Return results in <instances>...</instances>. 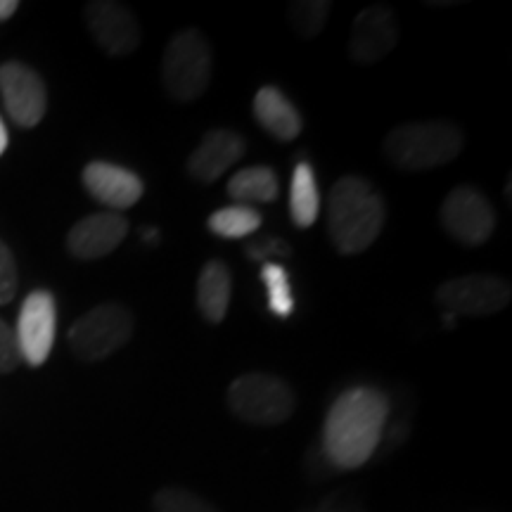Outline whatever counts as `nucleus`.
<instances>
[{
	"mask_svg": "<svg viewBox=\"0 0 512 512\" xmlns=\"http://www.w3.org/2000/svg\"><path fill=\"white\" fill-rule=\"evenodd\" d=\"M389 399L375 387L339 394L323 425V453L337 470H358L373 458L387 427Z\"/></svg>",
	"mask_w": 512,
	"mask_h": 512,
	"instance_id": "obj_1",
	"label": "nucleus"
},
{
	"mask_svg": "<svg viewBox=\"0 0 512 512\" xmlns=\"http://www.w3.org/2000/svg\"><path fill=\"white\" fill-rule=\"evenodd\" d=\"M143 240H145V242H150V245H157V242H159V233H157V228L145 230V233H143Z\"/></svg>",
	"mask_w": 512,
	"mask_h": 512,
	"instance_id": "obj_29",
	"label": "nucleus"
},
{
	"mask_svg": "<svg viewBox=\"0 0 512 512\" xmlns=\"http://www.w3.org/2000/svg\"><path fill=\"white\" fill-rule=\"evenodd\" d=\"M261 228V214L245 204L219 209L209 216V230L223 240H238Z\"/></svg>",
	"mask_w": 512,
	"mask_h": 512,
	"instance_id": "obj_20",
	"label": "nucleus"
},
{
	"mask_svg": "<svg viewBox=\"0 0 512 512\" xmlns=\"http://www.w3.org/2000/svg\"><path fill=\"white\" fill-rule=\"evenodd\" d=\"M254 117L273 138L283 140V143L297 138L304 128L302 114L275 86H264L254 95Z\"/></svg>",
	"mask_w": 512,
	"mask_h": 512,
	"instance_id": "obj_16",
	"label": "nucleus"
},
{
	"mask_svg": "<svg viewBox=\"0 0 512 512\" xmlns=\"http://www.w3.org/2000/svg\"><path fill=\"white\" fill-rule=\"evenodd\" d=\"M214 57L200 29H183L166 43L162 55V83L176 102H192L207 93Z\"/></svg>",
	"mask_w": 512,
	"mask_h": 512,
	"instance_id": "obj_4",
	"label": "nucleus"
},
{
	"mask_svg": "<svg viewBox=\"0 0 512 512\" xmlns=\"http://www.w3.org/2000/svg\"><path fill=\"white\" fill-rule=\"evenodd\" d=\"M86 24L95 43L112 57L133 55L143 41L138 17L114 0H93L86 5Z\"/></svg>",
	"mask_w": 512,
	"mask_h": 512,
	"instance_id": "obj_11",
	"label": "nucleus"
},
{
	"mask_svg": "<svg viewBox=\"0 0 512 512\" xmlns=\"http://www.w3.org/2000/svg\"><path fill=\"white\" fill-rule=\"evenodd\" d=\"M19 287L17 261L12 256V249L0 240V306L10 304L15 299Z\"/></svg>",
	"mask_w": 512,
	"mask_h": 512,
	"instance_id": "obj_24",
	"label": "nucleus"
},
{
	"mask_svg": "<svg viewBox=\"0 0 512 512\" xmlns=\"http://www.w3.org/2000/svg\"><path fill=\"white\" fill-rule=\"evenodd\" d=\"M0 95L5 110L19 128L41 124L48 110V93L41 74L24 62H5L0 67Z\"/></svg>",
	"mask_w": 512,
	"mask_h": 512,
	"instance_id": "obj_10",
	"label": "nucleus"
},
{
	"mask_svg": "<svg viewBox=\"0 0 512 512\" xmlns=\"http://www.w3.org/2000/svg\"><path fill=\"white\" fill-rule=\"evenodd\" d=\"M133 335V316L121 304H100L69 328V347L81 361H102Z\"/></svg>",
	"mask_w": 512,
	"mask_h": 512,
	"instance_id": "obj_6",
	"label": "nucleus"
},
{
	"mask_svg": "<svg viewBox=\"0 0 512 512\" xmlns=\"http://www.w3.org/2000/svg\"><path fill=\"white\" fill-rule=\"evenodd\" d=\"M320 211V195H318V183L316 174H313L311 164H297L292 174L290 185V214L294 226L309 228L316 223Z\"/></svg>",
	"mask_w": 512,
	"mask_h": 512,
	"instance_id": "obj_19",
	"label": "nucleus"
},
{
	"mask_svg": "<svg viewBox=\"0 0 512 512\" xmlns=\"http://www.w3.org/2000/svg\"><path fill=\"white\" fill-rule=\"evenodd\" d=\"M55 328L57 304L53 292L34 290L24 299L15 330L22 361H27L34 368L43 366L53 351Z\"/></svg>",
	"mask_w": 512,
	"mask_h": 512,
	"instance_id": "obj_9",
	"label": "nucleus"
},
{
	"mask_svg": "<svg viewBox=\"0 0 512 512\" xmlns=\"http://www.w3.org/2000/svg\"><path fill=\"white\" fill-rule=\"evenodd\" d=\"M152 508L155 512H219L202 496L192 494L188 489H178V486H166L157 491L152 498Z\"/></svg>",
	"mask_w": 512,
	"mask_h": 512,
	"instance_id": "obj_23",
	"label": "nucleus"
},
{
	"mask_svg": "<svg viewBox=\"0 0 512 512\" xmlns=\"http://www.w3.org/2000/svg\"><path fill=\"white\" fill-rule=\"evenodd\" d=\"M332 5L328 0H297L290 5V27L297 36L316 38L325 29Z\"/></svg>",
	"mask_w": 512,
	"mask_h": 512,
	"instance_id": "obj_21",
	"label": "nucleus"
},
{
	"mask_svg": "<svg viewBox=\"0 0 512 512\" xmlns=\"http://www.w3.org/2000/svg\"><path fill=\"white\" fill-rule=\"evenodd\" d=\"M508 280L491 273H472L446 280L437 290V304L451 316H494L510 304Z\"/></svg>",
	"mask_w": 512,
	"mask_h": 512,
	"instance_id": "obj_7",
	"label": "nucleus"
},
{
	"mask_svg": "<svg viewBox=\"0 0 512 512\" xmlns=\"http://www.w3.org/2000/svg\"><path fill=\"white\" fill-rule=\"evenodd\" d=\"M83 188L91 192L95 202L112 211H124L143 200L145 185L138 174L110 162H91L83 169Z\"/></svg>",
	"mask_w": 512,
	"mask_h": 512,
	"instance_id": "obj_15",
	"label": "nucleus"
},
{
	"mask_svg": "<svg viewBox=\"0 0 512 512\" xmlns=\"http://www.w3.org/2000/svg\"><path fill=\"white\" fill-rule=\"evenodd\" d=\"M439 216L446 233L467 247L484 245L496 230V209L470 185H458L448 192Z\"/></svg>",
	"mask_w": 512,
	"mask_h": 512,
	"instance_id": "obj_8",
	"label": "nucleus"
},
{
	"mask_svg": "<svg viewBox=\"0 0 512 512\" xmlns=\"http://www.w3.org/2000/svg\"><path fill=\"white\" fill-rule=\"evenodd\" d=\"M233 294V275L221 259H211L204 264L197 278V306L209 323H221L226 318Z\"/></svg>",
	"mask_w": 512,
	"mask_h": 512,
	"instance_id": "obj_17",
	"label": "nucleus"
},
{
	"mask_svg": "<svg viewBox=\"0 0 512 512\" xmlns=\"http://www.w3.org/2000/svg\"><path fill=\"white\" fill-rule=\"evenodd\" d=\"M384 202L373 185L361 176H344L330 192L328 230L339 254L356 256L380 238Z\"/></svg>",
	"mask_w": 512,
	"mask_h": 512,
	"instance_id": "obj_2",
	"label": "nucleus"
},
{
	"mask_svg": "<svg viewBox=\"0 0 512 512\" xmlns=\"http://www.w3.org/2000/svg\"><path fill=\"white\" fill-rule=\"evenodd\" d=\"M245 252L252 261H261V264H273L275 256H290L292 249L285 240L273 238V235H266V238H256L252 242H247Z\"/></svg>",
	"mask_w": 512,
	"mask_h": 512,
	"instance_id": "obj_25",
	"label": "nucleus"
},
{
	"mask_svg": "<svg viewBox=\"0 0 512 512\" xmlns=\"http://www.w3.org/2000/svg\"><path fill=\"white\" fill-rule=\"evenodd\" d=\"M128 235V221L117 211H102L81 219L67 235V249L81 261L112 254Z\"/></svg>",
	"mask_w": 512,
	"mask_h": 512,
	"instance_id": "obj_13",
	"label": "nucleus"
},
{
	"mask_svg": "<svg viewBox=\"0 0 512 512\" xmlns=\"http://www.w3.org/2000/svg\"><path fill=\"white\" fill-rule=\"evenodd\" d=\"M8 128H5L3 119H0V157L5 155V150H8Z\"/></svg>",
	"mask_w": 512,
	"mask_h": 512,
	"instance_id": "obj_28",
	"label": "nucleus"
},
{
	"mask_svg": "<svg viewBox=\"0 0 512 512\" xmlns=\"http://www.w3.org/2000/svg\"><path fill=\"white\" fill-rule=\"evenodd\" d=\"M399 43V22L392 5H370L358 12L351 24L349 57L356 64H375Z\"/></svg>",
	"mask_w": 512,
	"mask_h": 512,
	"instance_id": "obj_12",
	"label": "nucleus"
},
{
	"mask_svg": "<svg viewBox=\"0 0 512 512\" xmlns=\"http://www.w3.org/2000/svg\"><path fill=\"white\" fill-rule=\"evenodd\" d=\"M247 152V140L240 133L228 128H214L202 143L192 150L188 159V174L197 183H214L226 174L233 164H238Z\"/></svg>",
	"mask_w": 512,
	"mask_h": 512,
	"instance_id": "obj_14",
	"label": "nucleus"
},
{
	"mask_svg": "<svg viewBox=\"0 0 512 512\" xmlns=\"http://www.w3.org/2000/svg\"><path fill=\"white\" fill-rule=\"evenodd\" d=\"M297 396L280 377L268 373H247L228 387V408L249 425L273 427L294 413Z\"/></svg>",
	"mask_w": 512,
	"mask_h": 512,
	"instance_id": "obj_5",
	"label": "nucleus"
},
{
	"mask_svg": "<svg viewBox=\"0 0 512 512\" xmlns=\"http://www.w3.org/2000/svg\"><path fill=\"white\" fill-rule=\"evenodd\" d=\"M465 136L453 121H408L384 138V155L401 171H430L451 164L463 152Z\"/></svg>",
	"mask_w": 512,
	"mask_h": 512,
	"instance_id": "obj_3",
	"label": "nucleus"
},
{
	"mask_svg": "<svg viewBox=\"0 0 512 512\" xmlns=\"http://www.w3.org/2000/svg\"><path fill=\"white\" fill-rule=\"evenodd\" d=\"M22 363V354H19V344L15 330L0 318V375H8L17 370Z\"/></svg>",
	"mask_w": 512,
	"mask_h": 512,
	"instance_id": "obj_26",
	"label": "nucleus"
},
{
	"mask_svg": "<svg viewBox=\"0 0 512 512\" xmlns=\"http://www.w3.org/2000/svg\"><path fill=\"white\" fill-rule=\"evenodd\" d=\"M261 280H264L268 292V309L280 318L290 316L294 311V297L285 266L275 264V261L273 264H264V268H261Z\"/></svg>",
	"mask_w": 512,
	"mask_h": 512,
	"instance_id": "obj_22",
	"label": "nucleus"
},
{
	"mask_svg": "<svg viewBox=\"0 0 512 512\" xmlns=\"http://www.w3.org/2000/svg\"><path fill=\"white\" fill-rule=\"evenodd\" d=\"M278 174L271 166H249L228 181V197L238 204H268L278 200Z\"/></svg>",
	"mask_w": 512,
	"mask_h": 512,
	"instance_id": "obj_18",
	"label": "nucleus"
},
{
	"mask_svg": "<svg viewBox=\"0 0 512 512\" xmlns=\"http://www.w3.org/2000/svg\"><path fill=\"white\" fill-rule=\"evenodd\" d=\"M19 10L17 0H0V22L10 19Z\"/></svg>",
	"mask_w": 512,
	"mask_h": 512,
	"instance_id": "obj_27",
	"label": "nucleus"
}]
</instances>
